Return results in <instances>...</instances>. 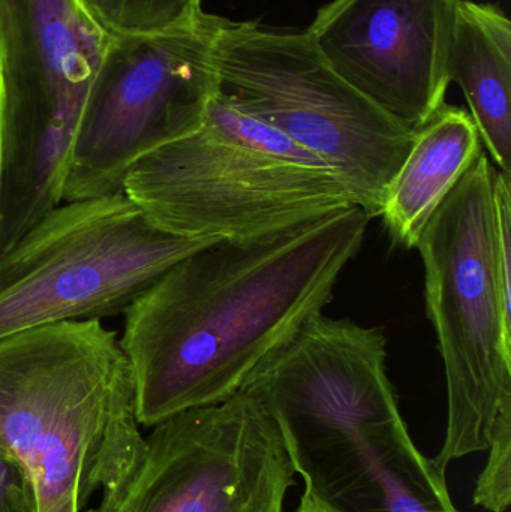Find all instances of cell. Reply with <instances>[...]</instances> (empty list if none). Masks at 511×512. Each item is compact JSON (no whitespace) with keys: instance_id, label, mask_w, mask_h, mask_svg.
Masks as SVG:
<instances>
[{"instance_id":"1","label":"cell","mask_w":511,"mask_h":512,"mask_svg":"<svg viewBox=\"0 0 511 512\" xmlns=\"http://www.w3.org/2000/svg\"><path fill=\"white\" fill-rule=\"evenodd\" d=\"M371 219L353 204L258 239L219 240L165 271L123 312L140 426L239 393L323 313Z\"/></svg>"},{"instance_id":"2","label":"cell","mask_w":511,"mask_h":512,"mask_svg":"<svg viewBox=\"0 0 511 512\" xmlns=\"http://www.w3.org/2000/svg\"><path fill=\"white\" fill-rule=\"evenodd\" d=\"M377 327L317 313L243 384L281 430L306 490L338 512H459L420 453Z\"/></svg>"},{"instance_id":"3","label":"cell","mask_w":511,"mask_h":512,"mask_svg":"<svg viewBox=\"0 0 511 512\" xmlns=\"http://www.w3.org/2000/svg\"><path fill=\"white\" fill-rule=\"evenodd\" d=\"M143 445L116 331L92 319L0 340V447L26 466L41 512H86Z\"/></svg>"},{"instance_id":"4","label":"cell","mask_w":511,"mask_h":512,"mask_svg":"<svg viewBox=\"0 0 511 512\" xmlns=\"http://www.w3.org/2000/svg\"><path fill=\"white\" fill-rule=\"evenodd\" d=\"M123 192L191 239H258L357 204L326 162L216 95L200 128L141 159Z\"/></svg>"},{"instance_id":"5","label":"cell","mask_w":511,"mask_h":512,"mask_svg":"<svg viewBox=\"0 0 511 512\" xmlns=\"http://www.w3.org/2000/svg\"><path fill=\"white\" fill-rule=\"evenodd\" d=\"M483 152L447 195L416 249L447 385V429L434 462L488 451L511 420V297L497 268L494 174Z\"/></svg>"},{"instance_id":"6","label":"cell","mask_w":511,"mask_h":512,"mask_svg":"<svg viewBox=\"0 0 511 512\" xmlns=\"http://www.w3.org/2000/svg\"><path fill=\"white\" fill-rule=\"evenodd\" d=\"M218 98L326 162L372 219L414 131L384 113L324 59L309 33L225 18L216 33Z\"/></svg>"},{"instance_id":"7","label":"cell","mask_w":511,"mask_h":512,"mask_svg":"<svg viewBox=\"0 0 511 512\" xmlns=\"http://www.w3.org/2000/svg\"><path fill=\"white\" fill-rule=\"evenodd\" d=\"M0 255L63 203L72 149L110 36L74 0H0Z\"/></svg>"},{"instance_id":"8","label":"cell","mask_w":511,"mask_h":512,"mask_svg":"<svg viewBox=\"0 0 511 512\" xmlns=\"http://www.w3.org/2000/svg\"><path fill=\"white\" fill-rule=\"evenodd\" d=\"M216 242L159 230L123 191L63 201L0 255V340L125 312L174 264Z\"/></svg>"},{"instance_id":"9","label":"cell","mask_w":511,"mask_h":512,"mask_svg":"<svg viewBox=\"0 0 511 512\" xmlns=\"http://www.w3.org/2000/svg\"><path fill=\"white\" fill-rule=\"evenodd\" d=\"M224 20L203 11L162 32L110 39L84 105L63 201L122 192L141 159L200 128L216 93L213 47Z\"/></svg>"},{"instance_id":"10","label":"cell","mask_w":511,"mask_h":512,"mask_svg":"<svg viewBox=\"0 0 511 512\" xmlns=\"http://www.w3.org/2000/svg\"><path fill=\"white\" fill-rule=\"evenodd\" d=\"M140 456L89 512H282L293 463L278 423L240 390L152 427Z\"/></svg>"},{"instance_id":"11","label":"cell","mask_w":511,"mask_h":512,"mask_svg":"<svg viewBox=\"0 0 511 512\" xmlns=\"http://www.w3.org/2000/svg\"><path fill=\"white\" fill-rule=\"evenodd\" d=\"M459 0H333L306 32L330 66L408 129L446 102Z\"/></svg>"},{"instance_id":"12","label":"cell","mask_w":511,"mask_h":512,"mask_svg":"<svg viewBox=\"0 0 511 512\" xmlns=\"http://www.w3.org/2000/svg\"><path fill=\"white\" fill-rule=\"evenodd\" d=\"M483 153L468 111L444 102L414 129L410 150L384 198L381 218L395 245L414 249L426 225Z\"/></svg>"},{"instance_id":"13","label":"cell","mask_w":511,"mask_h":512,"mask_svg":"<svg viewBox=\"0 0 511 512\" xmlns=\"http://www.w3.org/2000/svg\"><path fill=\"white\" fill-rule=\"evenodd\" d=\"M449 80L461 87L489 159L511 173V21L492 3L459 0Z\"/></svg>"},{"instance_id":"14","label":"cell","mask_w":511,"mask_h":512,"mask_svg":"<svg viewBox=\"0 0 511 512\" xmlns=\"http://www.w3.org/2000/svg\"><path fill=\"white\" fill-rule=\"evenodd\" d=\"M110 38L149 35L180 26L203 12L201 0H74Z\"/></svg>"},{"instance_id":"15","label":"cell","mask_w":511,"mask_h":512,"mask_svg":"<svg viewBox=\"0 0 511 512\" xmlns=\"http://www.w3.org/2000/svg\"><path fill=\"white\" fill-rule=\"evenodd\" d=\"M488 451V463L474 490V504L491 512H504L511 502V420L497 427Z\"/></svg>"},{"instance_id":"16","label":"cell","mask_w":511,"mask_h":512,"mask_svg":"<svg viewBox=\"0 0 511 512\" xmlns=\"http://www.w3.org/2000/svg\"><path fill=\"white\" fill-rule=\"evenodd\" d=\"M0 512H41L29 471L3 447H0Z\"/></svg>"},{"instance_id":"17","label":"cell","mask_w":511,"mask_h":512,"mask_svg":"<svg viewBox=\"0 0 511 512\" xmlns=\"http://www.w3.org/2000/svg\"><path fill=\"white\" fill-rule=\"evenodd\" d=\"M296 512H338L305 489Z\"/></svg>"},{"instance_id":"18","label":"cell","mask_w":511,"mask_h":512,"mask_svg":"<svg viewBox=\"0 0 511 512\" xmlns=\"http://www.w3.org/2000/svg\"><path fill=\"white\" fill-rule=\"evenodd\" d=\"M0 144H2V89H0Z\"/></svg>"},{"instance_id":"19","label":"cell","mask_w":511,"mask_h":512,"mask_svg":"<svg viewBox=\"0 0 511 512\" xmlns=\"http://www.w3.org/2000/svg\"><path fill=\"white\" fill-rule=\"evenodd\" d=\"M0 56H2V32H0Z\"/></svg>"}]
</instances>
